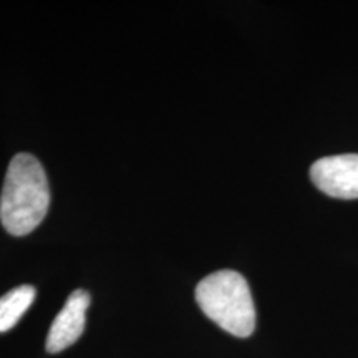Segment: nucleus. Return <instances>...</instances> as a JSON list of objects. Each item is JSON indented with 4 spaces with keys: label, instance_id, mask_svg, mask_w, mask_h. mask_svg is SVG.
<instances>
[{
    "label": "nucleus",
    "instance_id": "obj_5",
    "mask_svg": "<svg viewBox=\"0 0 358 358\" xmlns=\"http://www.w3.org/2000/svg\"><path fill=\"white\" fill-rule=\"evenodd\" d=\"M35 294L37 292L32 285H19L0 297V332H7L15 327L34 303Z\"/></svg>",
    "mask_w": 358,
    "mask_h": 358
},
{
    "label": "nucleus",
    "instance_id": "obj_4",
    "mask_svg": "<svg viewBox=\"0 0 358 358\" xmlns=\"http://www.w3.org/2000/svg\"><path fill=\"white\" fill-rule=\"evenodd\" d=\"M90 307V294L85 290H75L69 301L58 312L47 337V350L58 353L73 345L82 337Z\"/></svg>",
    "mask_w": 358,
    "mask_h": 358
},
{
    "label": "nucleus",
    "instance_id": "obj_2",
    "mask_svg": "<svg viewBox=\"0 0 358 358\" xmlns=\"http://www.w3.org/2000/svg\"><path fill=\"white\" fill-rule=\"evenodd\" d=\"M196 301L208 319L227 334L245 338L256 329V307L248 280L236 271H217L196 287Z\"/></svg>",
    "mask_w": 358,
    "mask_h": 358
},
{
    "label": "nucleus",
    "instance_id": "obj_3",
    "mask_svg": "<svg viewBox=\"0 0 358 358\" xmlns=\"http://www.w3.org/2000/svg\"><path fill=\"white\" fill-rule=\"evenodd\" d=\"M310 179L330 198L358 199V155L327 156L315 161Z\"/></svg>",
    "mask_w": 358,
    "mask_h": 358
},
{
    "label": "nucleus",
    "instance_id": "obj_1",
    "mask_svg": "<svg viewBox=\"0 0 358 358\" xmlns=\"http://www.w3.org/2000/svg\"><path fill=\"white\" fill-rule=\"evenodd\" d=\"M48 206L50 187L40 161L29 153L13 156L0 196L2 226L12 236L30 234L47 216Z\"/></svg>",
    "mask_w": 358,
    "mask_h": 358
}]
</instances>
